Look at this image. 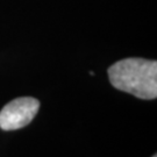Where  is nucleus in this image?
I'll return each mask as SVG.
<instances>
[{
    "label": "nucleus",
    "mask_w": 157,
    "mask_h": 157,
    "mask_svg": "<svg viewBox=\"0 0 157 157\" xmlns=\"http://www.w3.org/2000/svg\"><path fill=\"white\" fill-rule=\"evenodd\" d=\"M111 84L140 99L157 97V62L144 58H124L108 69Z\"/></svg>",
    "instance_id": "f257e3e1"
},
{
    "label": "nucleus",
    "mask_w": 157,
    "mask_h": 157,
    "mask_svg": "<svg viewBox=\"0 0 157 157\" xmlns=\"http://www.w3.org/2000/svg\"><path fill=\"white\" fill-rule=\"evenodd\" d=\"M40 108V101L32 97L17 98L8 102L0 112V128L17 130L32 122Z\"/></svg>",
    "instance_id": "f03ea898"
},
{
    "label": "nucleus",
    "mask_w": 157,
    "mask_h": 157,
    "mask_svg": "<svg viewBox=\"0 0 157 157\" xmlns=\"http://www.w3.org/2000/svg\"><path fill=\"white\" fill-rule=\"evenodd\" d=\"M152 157H157V156H156V155H155V156H152Z\"/></svg>",
    "instance_id": "7ed1b4c3"
}]
</instances>
